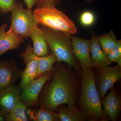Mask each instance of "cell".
<instances>
[{
	"label": "cell",
	"mask_w": 121,
	"mask_h": 121,
	"mask_svg": "<svg viewBox=\"0 0 121 121\" xmlns=\"http://www.w3.org/2000/svg\"><path fill=\"white\" fill-rule=\"evenodd\" d=\"M61 63H55L52 80L43 93L41 107L55 111L59 106H76L78 97L77 80Z\"/></svg>",
	"instance_id": "6da1fadb"
},
{
	"label": "cell",
	"mask_w": 121,
	"mask_h": 121,
	"mask_svg": "<svg viewBox=\"0 0 121 121\" xmlns=\"http://www.w3.org/2000/svg\"><path fill=\"white\" fill-rule=\"evenodd\" d=\"M80 109L92 121H106L98 92L95 75L90 70L82 71Z\"/></svg>",
	"instance_id": "7a4b0ae2"
},
{
	"label": "cell",
	"mask_w": 121,
	"mask_h": 121,
	"mask_svg": "<svg viewBox=\"0 0 121 121\" xmlns=\"http://www.w3.org/2000/svg\"><path fill=\"white\" fill-rule=\"evenodd\" d=\"M43 36L51 52L56 56L58 62H64L81 75L82 71L75 58L72 52L71 36L61 31L45 26L40 27Z\"/></svg>",
	"instance_id": "3957f363"
},
{
	"label": "cell",
	"mask_w": 121,
	"mask_h": 121,
	"mask_svg": "<svg viewBox=\"0 0 121 121\" xmlns=\"http://www.w3.org/2000/svg\"><path fill=\"white\" fill-rule=\"evenodd\" d=\"M33 14L39 25L61 31L70 35L78 32L73 22L55 5L47 4L37 8Z\"/></svg>",
	"instance_id": "277c9868"
},
{
	"label": "cell",
	"mask_w": 121,
	"mask_h": 121,
	"mask_svg": "<svg viewBox=\"0 0 121 121\" xmlns=\"http://www.w3.org/2000/svg\"><path fill=\"white\" fill-rule=\"evenodd\" d=\"M11 13L9 29L24 39L30 37L31 32L39 28L31 9L24 8L21 2H17Z\"/></svg>",
	"instance_id": "5b68a950"
},
{
	"label": "cell",
	"mask_w": 121,
	"mask_h": 121,
	"mask_svg": "<svg viewBox=\"0 0 121 121\" xmlns=\"http://www.w3.org/2000/svg\"><path fill=\"white\" fill-rule=\"evenodd\" d=\"M53 72H45L29 83L21 92V101L27 107H33L38 104L40 91L46 82L52 77Z\"/></svg>",
	"instance_id": "8992f818"
},
{
	"label": "cell",
	"mask_w": 121,
	"mask_h": 121,
	"mask_svg": "<svg viewBox=\"0 0 121 121\" xmlns=\"http://www.w3.org/2000/svg\"><path fill=\"white\" fill-rule=\"evenodd\" d=\"M121 67L118 65L99 69L97 90L100 98L104 97L107 91L113 87L115 83L121 78Z\"/></svg>",
	"instance_id": "52a82bcc"
},
{
	"label": "cell",
	"mask_w": 121,
	"mask_h": 121,
	"mask_svg": "<svg viewBox=\"0 0 121 121\" xmlns=\"http://www.w3.org/2000/svg\"><path fill=\"white\" fill-rule=\"evenodd\" d=\"M72 52L80 63L82 71L93 67L90 52V41L76 36H71Z\"/></svg>",
	"instance_id": "ba28073f"
},
{
	"label": "cell",
	"mask_w": 121,
	"mask_h": 121,
	"mask_svg": "<svg viewBox=\"0 0 121 121\" xmlns=\"http://www.w3.org/2000/svg\"><path fill=\"white\" fill-rule=\"evenodd\" d=\"M20 56L23 59L25 64L32 60H37L39 68L37 78L47 72L54 71V65L58 62L56 56L51 52L46 56H38L36 55L33 53V48L30 44L27 46L25 51L20 54Z\"/></svg>",
	"instance_id": "9c48e42d"
},
{
	"label": "cell",
	"mask_w": 121,
	"mask_h": 121,
	"mask_svg": "<svg viewBox=\"0 0 121 121\" xmlns=\"http://www.w3.org/2000/svg\"><path fill=\"white\" fill-rule=\"evenodd\" d=\"M22 72L13 60H0V90L14 84Z\"/></svg>",
	"instance_id": "30bf717a"
},
{
	"label": "cell",
	"mask_w": 121,
	"mask_h": 121,
	"mask_svg": "<svg viewBox=\"0 0 121 121\" xmlns=\"http://www.w3.org/2000/svg\"><path fill=\"white\" fill-rule=\"evenodd\" d=\"M21 91L14 84L0 90V111L3 114H8L21 101Z\"/></svg>",
	"instance_id": "8fae6325"
},
{
	"label": "cell",
	"mask_w": 121,
	"mask_h": 121,
	"mask_svg": "<svg viewBox=\"0 0 121 121\" xmlns=\"http://www.w3.org/2000/svg\"><path fill=\"white\" fill-rule=\"evenodd\" d=\"M7 24L0 26V58L9 50H16L24 41V39L9 29L6 31Z\"/></svg>",
	"instance_id": "7c38bea8"
},
{
	"label": "cell",
	"mask_w": 121,
	"mask_h": 121,
	"mask_svg": "<svg viewBox=\"0 0 121 121\" xmlns=\"http://www.w3.org/2000/svg\"><path fill=\"white\" fill-rule=\"evenodd\" d=\"M110 90L107 95L102 98V106L105 117H108L111 121H115L117 119L121 111V100L113 87Z\"/></svg>",
	"instance_id": "4fadbf2b"
},
{
	"label": "cell",
	"mask_w": 121,
	"mask_h": 121,
	"mask_svg": "<svg viewBox=\"0 0 121 121\" xmlns=\"http://www.w3.org/2000/svg\"><path fill=\"white\" fill-rule=\"evenodd\" d=\"M91 38L90 40V52L93 67L99 69L108 66L111 62L102 50L99 41L98 36L95 32H90Z\"/></svg>",
	"instance_id": "5bb4252c"
},
{
	"label": "cell",
	"mask_w": 121,
	"mask_h": 121,
	"mask_svg": "<svg viewBox=\"0 0 121 121\" xmlns=\"http://www.w3.org/2000/svg\"><path fill=\"white\" fill-rule=\"evenodd\" d=\"M58 121H84L87 116L76 106H59L55 111Z\"/></svg>",
	"instance_id": "9a60e30c"
},
{
	"label": "cell",
	"mask_w": 121,
	"mask_h": 121,
	"mask_svg": "<svg viewBox=\"0 0 121 121\" xmlns=\"http://www.w3.org/2000/svg\"><path fill=\"white\" fill-rule=\"evenodd\" d=\"M33 43V53L38 56H46L50 54V48L41 29L38 28L31 32L30 37Z\"/></svg>",
	"instance_id": "2e32d148"
},
{
	"label": "cell",
	"mask_w": 121,
	"mask_h": 121,
	"mask_svg": "<svg viewBox=\"0 0 121 121\" xmlns=\"http://www.w3.org/2000/svg\"><path fill=\"white\" fill-rule=\"evenodd\" d=\"M26 68L21 73V81L19 87L22 90L33 80L37 78L39 63L37 60H32L26 64Z\"/></svg>",
	"instance_id": "e0dca14e"
},
{
	"label": "cell",
	"mask_w": 121,
	"mask_h": 121,
	"mask_svg": "<svg viewBox=\"0 0 121 121\" xmlns=\"http://www.w3.org/2000/svg\"><path fill=\"white\" fill-rule=\"evenodd\" d=\"M27 109V107L20 101L9 113L5 115V121H28Z\"/></svg>",
	"instance_id": "ac0fdd59"
},
{
	"label": "cell",
	"mask_w": 121,
	"mask_h": 121,
	"mask_svg": "<svg viewBox=\"0 0 121 121\" xmlns=\"http://www.w3.org/2000/svg\"><path fill=\"white\" fill-rule=\"evenodd\" d=\"M98 39L102 50L106 55L114 47L118 40L112 30L108 33L100 35Z\"/></svg>",
	"instance_id": "d6986e66"
},
{
	"label": "cell",
	"mask_w": 121,
	"mask_h": 121,
	"mask_svg": "<svg viewBox=\"0 0 121 121\" xmlns=\"http://www.w3.org/2000/svg\"><path fill=\"white\" fill-rule=\"evenodd\" d=\"M30 118L35 121H58L55 111L43 107H41L35 114H31Z\"/></svg>",
	"instance_id": "ffe728a7"
},
{
	"label": "cell",
	"mask_w": 121,
	"mask_h": 121,
	"mask_svg": "<svg viewBox=\"0 0 121 121\" xmlns=\"http://www.w3.org/2000/svg\"><path fill=\"white\" fill-rule=\"evenodd\" d=\"M107 56L111 62H116L121 67V41L118 40L113 48L107 54Z\"/></svg>",
	"instance_id": "44dd1931"
},
{
	"label": "cell",
	"mask_w": 121,
	"mask_h": 121,
	"mask_svg": "<svg viewBox=\"0 0 121 121\" xmlns=\"http://www.w3.org/2000/svg\"><path fill=\"white\" fill-rule=\"evenodd\" d=\"M17 2L16 0H0V13L5 14L12 12Z\"/></svg>",
	"instance_id": "7402d4cb"
},
{
	"label": "cell",
	"mask_w": 121,
	"mask_h": 121,
	"mask_svg": "<svg viewBox=\"0 0 121 121\" xmlns=\"http://www.w3.org/2000/svg\"><path fill=\"white\" fill-rule=\"evenodd\" d=\"M95 20V16L91 12L86 11L81 15L80 20L83 26H89L92 25Z\"/></svg>",
	"instance_id": "603a6c76"
},
{
	"label": "cell",
	"mask_w": 121,
	"mask_h": 121,
	"mask_svg": "<svg viewBox=\"0 0 121 121\" xmlns=\"http://www.w3.org/2000/svg\"><path fill=\"white\" fill-rule=\"evenodd\" d=\"M61 0H36V4L38 8H40L45 5H52L55 6Z\"/></svg>",
	"instance_id": "cb8c5ba5"
},
{
	"label": "cell",
	"mask_w": 121,
	"mask_h": 121,
	"mask_svg": "<svg viewBox=\"0 0 121 121\" xmlns=\"http://www.w3.org/2000/svg\"><path fill=\"white\" fill-rule=\"evenodd\" d=\"M24 2L26 5L27 8L32 9V7L36 4V0H24Z\"/></svg>",
	"instance_id": "d4e9b609"
},
{
	"label": "cell",
	"mask_w": 121,
	"mask_h": 121,
	"mask_svg": "<svg viewBox=\"0 0 121 121\" xmlns=\"http://www.w3.org/2000/svg\"><path fill=\"white\" fill-rule=\"evenodd\" d=\"M5 117L4 115L0 111V121H5Z\"/></svg>",
	"instance_id": "484cf974"
},
{
	"label": "cell",
	"mask_w": 121,
	"mask_h": 121,
	"mask_svg": "<svg viewBox=\"0 0 121 121\" xmlns=\"http://www.w3.org/2000/svg\"><path fill=\"white\" fill-rule=\"evenodd\" d=\"M85 0V1H86L87 4H92L95 0Z\"/></svg>",
	"instance_id": "4316f807"
}]
</instances>
